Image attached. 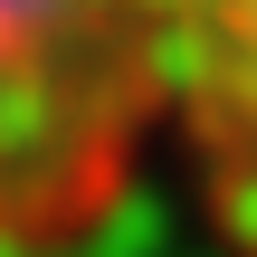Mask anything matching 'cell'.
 I'll return each instance as SVG.
<instances>
[{
    "label": "cell",
    "mask_w": 257,
    "mask_h": 257,
    "mask_svg": "<svg viewBox=\"0 0 257 257\" xmlns=\"http://www.w3.org/2000/svg\"><path fill=\"white\" fill-rule=\"evenodd\" d=\"M162 153V0H0V257H86Z\"/></svg>",
    "instance_id": "obj_1"
},
{
    "label": "cell",
    "mask_w": 257,
    "mask_h": 257,
    "mask_svg": "<svg viewBox=\"0 0 257 257\" xmlns=\"http://www.w3.org/2000/svg\"><path fill=\"white\" fill-rule=\"evenodd\" d=\"M162 143L229 257H257V0H162Z\"/></svg>",
    "instance_id": "obj_2"
}]
</instances>
